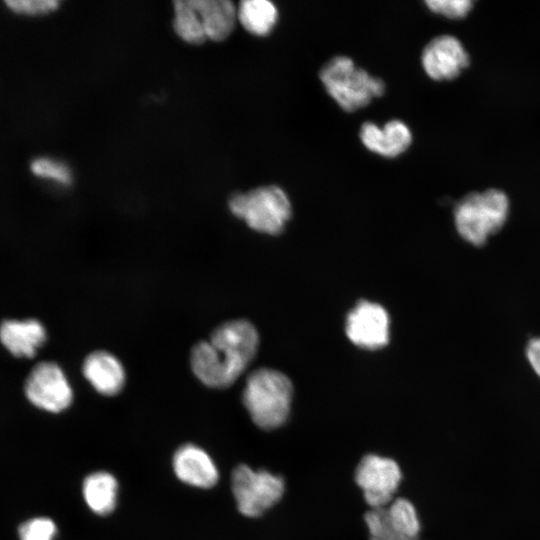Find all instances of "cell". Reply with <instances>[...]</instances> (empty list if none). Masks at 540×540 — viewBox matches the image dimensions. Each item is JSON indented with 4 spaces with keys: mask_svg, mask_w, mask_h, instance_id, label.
Wrapping results in <instances>:
<instances>
[{
    "mask_svg": "<svg viewBox=\"0 0 540 540\" xmlns=\"http://www.w3.org/2000/svg\"><path fill=\"white\" fill-rule=\"evenodd\" d=\"M259 335L245 319L226 321L209 338L197 342L190 352L195 377L213 389L230 387L250 365L257 353Z\"/></svg>",
    "mask_w": 540,
    "mask_h": 540,
    "instance_id": "6da1fadb",
    "label": "cell"
},
{
    "mask_svg": "<svg viewBox=\"0 0 540 540\" xmlns=\"http://www.w3.org/2000/svg\"><path fill=\"white\" fill-rule=\"evenodd\" d=\"M292 395V383L285 374L262 367L248 375L242 401L256 426L273 430L286 422Z\"/></svg>",
    "mask_w": 540,
    "mask_h": 540,
    "instance_id": "7a4b0ae2",
    "label": "cell"
},
{
    "mask_svg": "<svg viewBox=\"0 0 540 540\" xmlns=\"http://www.w3.org/2000/svg\"><path fill=\"white\" fill-rule=\"evenodd\" d=\"M319 78L329 96L346 112L366 107L374 98L381 97L386 89L382 79L357 67L345 55L327 61Z\"/></svg>",
    "mask_w": 540,
    "mask_h": 540,
    "instance_id": "3957f363",
    "label": "cell"
},
{
    "mask_svg": "<svg viewBox=\"0 0 540 540\" xmlns=\"http://www.w3.org/2000/svg\"><path fill=\"white\" fill-rule=\"evenodd\" d=\"M509 200L503 191L488 189L467 194L454 207L458 234L473 246H483L505 225Z\"/></svg>",
    "mask_w": 540,
    "mask_h": 540,
    "instance_id": "277c9868",
    "label": "cell"
},
{
    "mask_svg": "<svg viewBox=\"0 0 540 540\" xmlns=\"http://www.w3.org/2000/svg\"><path fill=\"white\" fill-rule=\"evenodd\" d=\"M228 204L231 213L251 229L270 235L281 233L292 214L288 195L276 185L235 194Z\"/></svg>",
    "mask_w": 540,
    "mask_h": 540,
    "instance_id": "5b68a950",
    "label": "cell"
},
{
    "mask_svg": "<svg viewBox=\"0 0 540 540\" xmlns=\"http://www.w3.org/2000/svg\"><path fill=\"white\" fill-rule=\"evenodd\" d=\"M231 490L238 511L255 518L282 498L285 483L281 476L267 470H254L246 464H239L231 474Z\"/></svg>",
    "mask_w": 540,
    "mask_h": 540,
    "instance_id": "8992f818",
    "label": "cell"
},
{
    "mask_svg": "<svg viewBox=\"0 0 540 540\" xmlns=\"http://www.w3.org/2000/svg\"><path fill=\"white\" fill-rule=\"evenodd\" d=\"M28 401L49 413L67 410L74 394L63 369L51 361L40 362L30 371L24 385Z\"/></svg>",
    "mask_w": 540,
    "mask_h": 540,
    "instance_id": "52a82bcc",
    "label": "cell"
},
{
    "mask_svg": "<svg viewBox=\"0 0 540 540\" xmlns=\"http://www.w3.org/2000/svg\"><path fill=\"white\" fill-rule=\"evenodd\" d=\"M401 478L396 461L376 454L365 455L355 472V481L372 509L386 508L393 501Z\"/></svg>",
    "mask_w": 540,
    "mask_h": 540,
    "instance_id": "ba28073f",
    "label": "cell"
},
{
    "mask_svg": "<svg viewBox=\"0 0 540 540\" xmlns=\"http://www.w3.org/2000/svg\"><path fill=\"white\" fill-rule=\"evenodd\" d=\"M345 328L350 341L363 349L382 348L389 340V316L377 303L359 302L349 312Z\"/></svg>",
    "mask_w": 540,
    "mask_h": 540,
    "instance_id": "9c48e42d",
    "label": "cell"
},
{
    "mask_svg": "<svg viewBox=\"0 0 540 540\" xmlns=\"http://www.w3.org/2000/svg\"><path fill=\"white\" fill-rule=\"evenodd\" d=\"M425 73L433 80H453L469 65V55L452 35H439L430 40L421 54Z\"/></svg>",
    "mask_w": 540,
    "mask_h": 540,
    "instance_id": "30bf717a",
    "label": "cell"
},
{
    "mask_svg": "<svg viewBox=\"0 0 540 540\" xmlns=\"http://www.w3.org/2000/svg\"><path fill=\"white\" fill-rule=\"evenodd\" d=\"M172 468L179 481L195 488L209 489L219 480L213 458L196 444L181 445L173 455Z\"/></svg>",
    "mask_w": 540,
    "mask_h": 540,
    "instance_id": "8fae6325",
    "label": "cell"
},
{
    "mask_svg": "<svg viewBox=\"0 0 540 540\" xmlns=\"http://www.w3.org/2000/svg\"><path fill=\"white\" fill-rule=\"evenodd\" d=\"M359 138L366 149L385 158L403 154L413 139L410 128L399 119H392L383 126L367 121L360 127Z\"/></svg>",
    "mask_w": 540,
    "mask_h": 540,
    "instance_id": "7c38bea8",
    "label": "cell"
},
{
    "mask_svg": "<svg viewBox=\"0 0 540 540\" xmlns=\"http://www.w3.org/2000/svg\"><path fill=\"white\" fill-rule=\"evenodd\" d=\"M86 380L101 395L115 396L125 386L126 373L120 360L105 350L91 352L83 361Z\"/></svg>",
    "mask_w": 540,
    "mask_h": 540,
    "instance_id": "4fadbf2b",
    "label": "cell"
},
{
    "mask_svg": "<svg viewBox=\"0 0 540 540\" xmlns=\"http://www.w3.org/2000/svg\"><path fill=\"white\" fill-rule=\"evenodd\" d=\"M46 339V328L37 319H8L0 324L1 344L18 358L34 357Z\"/></svg>",
    "mask_w": 540,
    "mask_h": 540,
    "instance_id": "5bb4252c",
    "label": "cell"
},
{
    "mask_svg": "<svg viewBox=\"0 0 540 540\" xmlns=\"http://www.w3.org/2000/svg\"><path fill=\"white\" fill-rule=\"evenodd\" d=\"M197 11L207 39L225 40L233 31L237 9L229 0H190Z\"/></svg>",
    "mask_w": 540,
    "mask_h": 540,
    "instance_id": "9a60e30c",
    "label": "cell"
},
{
    "mask_svg": "<svg viewBox=\"0 0 540 540\" xmlns=\"http://www.w3.org/2000/svg\"><path fill=\"white\" fill-rule=\"evenodd\" d=\"M118 488V481L112 473L95 471L83 480L82 495L93 513L106 516L116 508Z\"/></svg>",
    "mask_w": 540,
    "mask_h": 540,
    "instance_id": "2e32d148",
    "label": "cell"
},
{
    "mask_svg": "<svg viewBox=\"0 0 540 540\" xmlns=\"http://www.w3.org/2000/svg\"><path fill=\"white\" fill-rule=\"evenodd\" d=\"M279 13L268 0H244L237 9V18L244 29L255 36H267L273 31Z\"/></svg>",
    "mask_w": 540,
    "mask_h": 540,
    "instance_id": "e0dca14e",
    "label": "cell"
},
{
    "mask_svg": "<svg viewBox=\"0 0 540 540\" xmlns=\"http://www.w3.org/2000/svg\"><path fill=\"white\" fill-rule=\"evenodd\" d=\"M387 523L397 534L418 538L421 530L419 518L414 505L405 498L393 500L386 508Z\"/></svg>",
    "mask_w": 540,
    "mask_h": 540,
    "instance_id": "ac0fdd59",
    "label": "cell"
},
{
    "mask_svg": "<svg viewBox=\"0 0 540 540\" xmlns=\"http://www.w3.org/2000/svg\"><path fill=\"white\" fill-rule=\"evenodd\" d=\"M174 29L178 36L190 44L207 40L201 19L190 0L174 2Z\"/></svg>",
    "mask_w": 540,
    "mask_h": 540,
    "instance_id": "d6986e66",
    "label": "cell"
},
{
    "mask_svg": "<svg viewBox=\"0 0 540 540\" xmlns=\"http://www.w3.org/2000/svg\"><path fill=\"white\" fill-rule=\"evenodd\" d=\"M30 171L38 178L50 180L59 185L68 186L72 182V174L68 166L52 158L36 157L30 162Z\"/></svg>",
    "mask_w": 540,
    "mask_h": 540,
    "instance_id": "ffe728a7",
    "label": "cell"
},
{
    "mask_svg": "<svg viewBox=\"0 0 540 540\" xmlns=\"http://www.w3.org/2000/svg\"><path fill=\"white\" fill-rule=\"evenodd\" d=\"M370 540H419L406 537L392 531L387 523L385 508L371 509L365 514Z\"/></svg>",
    "mask_w": 540,
    "mask_h": 540,
    "instance_id": "44dd1931",
    "label": "cell"
},
{
    "mask_svg": "<svg viewBox=\"0 0 540 540\" xmlns=\"http://www.w3.org/2000/svg\"><path fill=\"white\" fill-rule=\"evenodd\" d=\"M18 531L20 540H54L57 526L50 518L36 517L22 523Z\"/></svg>",
    "mask_w": 540,
    "mask_h": 540,
    "instance_id": "7402d4cb",
    "label": "cell"
},
{
    "mask_svg": "<svg viewBox=\"0 0 540 540\" xmlns=\"http://www.w3.org/2000/svg\"><path fill=\"white\" fill-rule=\"evenodd\" d=\"M6 7L13 13L25 16H40L58 9L57 0H6Z\"/></svg>",
    "mask_w": 540,
    "mask_h": 540,
    "instance_id": "603a6c76",
    "label": "cell"
},
{
    "mask_svg": "<svg viewBox=\"0 0 540 540\" xmlns=\"http://www.w3.org/2000/svg\"><path fill=\"white\" fill-rule=\"evenodd\" d=\"M425 4L433 13L450 19L465 17L473 6L470 0H427Z\"/></svg>",
    "mask_w": 540,
    "mask_h": 540,
    "instance_id": "cb8c5ba5",
    "label": "cell"
},
{
    "mask_svg": "<svg viewBox=\"0 0 540 540\" xmlns=\"http://www.w3.org/2000/svg\"><path fill=\"white\" fill-rule=\"evenodd\" d=\"M525 353L532 369L540 378V337H534L528 341Z\"/></svg>",
    "mask_w": 540,
    "mask_h": 540,
    "instance_id": "d4e9b609",
    "label": "cell"
}]
</instances>
